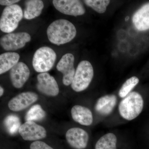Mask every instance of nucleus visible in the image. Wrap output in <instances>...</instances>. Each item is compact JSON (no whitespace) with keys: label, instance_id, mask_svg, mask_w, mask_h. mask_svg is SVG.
I'll list each match as a JSON object with an SVG mask.
<instances>
[{"label":"nucleus","instance_id":"obj_1","mask_svg":"<svg viewBox=\"0 0 149 149\" xmlns=\"http://www.w3.org/2000/svg\"><path fill=\"white\" fill-rule=\"evenodd\" d=\"M76 33L73 24L63 19L52 22L47 29L48 39L51 43L57 45L69 42L76 36Z\"/></svg>","mask_w":149,"mask_h":149},{"label":"nucleus","instance_id":"obj_2","mask_svg":"<svg viewBox=\"0 0 149 149\" xmlns=\"http://www.w3.org/2000/svg\"><path fill=\"white\" fill-rule=\"evenodd\" d=\"M143 107L144 100L141 94L132 92L120 102L118 111L123 119L130 121L139 116L143 111Z\"/></svg>","mask_w":149,"mask_h":149},{"label":"nucleus","instance_id":"obj_3","mask_svg":"<svg viewBox=\"0 0 149 149\" xmlns=\"http://www.w3.org/2000/svg\"><path fill=\"white\" fill-rule=\"evenodd\" d=\"M23 15L22 9L18 5L6 7L0 19L1 31L8 34L13 32L18 27Z\"/></svg>","mask_w":149,"mask_h":149},{"label":"nucleus","instance_id":"obj_4","mask_svg":"<svg viewBox=\"0 0 149 149\" xmlns=\"http://www.w3.org/2000/svg\"><path fill=\"white\" fill-rule=\"evenodd\" d=\"M93 76L94 70L91 63L87 61L80 62L71 84L72 90L76 92L85 91L91 84Z\"/></svg>","mask_w":149,"mask_h":149},{"label":"nucleus","instance_id":"obj_5","mask_svg":"<svg viewBox=\"0 0 149 149\" xmlns=\"http://www.w3.org/2000/svg\"><path fill=\"white\" fill-rule=\"evenodd\" d=\"M56 58V54L52 49L42 47L38 49L34 54L32 65L36 72H46L52 68Z\"/></svg>","mask_w":149,"mask_h":149},{"label":"nucleus","instance_id":"obj_6","mask_svg":"<svg viewBox=\"0 0 149 149\" xmlns=\"http://www.w3.org/2000/svg\"><path fill=\"white\" fill-rule=\"evenodd\" d=\"M31 39L30 35L26 32L9 33L1 38L0 44L6 51H15L24 47Z\"/></svg>","mask_w":149,"mask_h":149},{"label":"nucleus","instance_id":"obj_7","mask_svg":"<svg viewBox=\"0 0 149 149\" xmlns=\"http://www.w3.org/2000/svg\"><path fill=\"white\" fill-rule=\"evenodd\" d=\"M54 7L60 12L72 16L82 15L85 12L83 3L78 0H54Z\"/></svg>","mask_w":149,"mask_h":149},{"label":"nucleus","instance_id":"obj_8","mask_svg":"<svg viewBox=\"0 0 149 149\" xmlns=\"http://www.w3.org/2000/svg\"><path fill=\"white\" fill-rule=\"evenodd\" d=\"M19 132L25 141H37L44 139L47 136L45 129L32 121H26L22 124Z\"/></svg>","mask_w":149,"mask_h":149},{"label":"nucleus","instance_id":"obj_9","mask_svg":"<svg viewBox=\"0 0 149 149\" xmlns=\"http://www.w3.org/2000/svg\"><path fill=\"white\" fill-rule=\"evenodd\" d=\"M74 58L72 54L64 55L58 62L57 70L63 74V83L65 86L71 85L75 74L74 67Z\"/></svg>","mask_w":149,"mask_h":149},{"label":"nucleus","instance_id":"obj_10","mask_svg":"<svg viewBox=\"0 0 149 149\" xmlns=\"http://www.w3.org/2000/svg\"><path fill=\"white\" fill-rule=\"evenodd\" d=\"M38 91L47 95L55 97L59 93V88L54 77L48 72H43L37 76Z\"/></svg>","mask_w":149,"mask_h":149},{"label":"nucleus","instance_id":"obj_11","mask_svg":"<svg viewBox=\"0 0 149 149\" xmlns=\"http://www.w3.org/2000/svg\"><path fill=\"white\" fill-rule=\"evenodd\" d=\"M65 138L70 146L74 149H85L88 146L89 137L85 130L80 128H70Z\"/></svg>","mask_w":149,"mask_h":149},{"label":"nucleus","instance_id":"obj_12","mask_svg":"<svg viewBox=\"0 0 149 149\" xmlns=\"http://www.w3.org/2000/svg\"><path fill=\"white\" fill-rule=\"evenodd\" d=\"M38 99L37 94L33 92H24L19 94L10 101L9 108L14 111H18L27 108L37 101Z\"/></svg>","mask_w":149,"mask_h":149},{"label":"nucleus","instance_id":"obj_13","mask_svg":"<svg viewBox=\"0 0 149 149\" xmlns=\"http://www.w3.org/2000/svg\"><path fill=\"white\" fill-rule=\"evenodd\" d=\"M30 74L29 68L24 63L19 62L10 70V78L15 88H20L27 82Z\"/></svg>","mask_w":149,"mask_h":149},{"label":"nucleus","instance_id":"obj_14","mask_svg":"<svg viewBox=\"0 0 149 149\" xmlns=\"http://www.w3.org/2000/svg\"><path fill=\"white\" fill-rule=\"evenodd\" d=\"M133 25L137 30L146 31L149 29V3L145 4L136 11L132 18Z\"/></svg>","mask_w":149,"mask_h":149},{"label":"nucleus","instance_id":"obj_15","mask_svg":"<svg viewBox=\"0 0 149 149\" xmlns=\"http://www.w3.org/2000/svg\"><path fill=\"white\" fill-rule=\"evenodd\" d=\"M117 101V97L115 95L102 96L97 101L95 109L99 114L102 116L109 115L113 111Z\"/></svg>","mask_w":149,"mask_h":149},{"label":"nucleus","instance_id":"obj_16","mask_svg":"<svg viewBox=\"0 0 149 149\" xmlns=\"http://www.w3.org/2000/svg\"><path fill=\"white\" fill-rule=\"evenodd\" d=\"M71 116L74 121L85 126H89L93 123V113L88 108L76 105L72 107Z\"/></svg>","mask_w":149,"mask_h":149},{"label":"nucleus","instance_id":"obj_17","mask_svg":"<svg viewBox=\"0 0 149 149\" xmlns=\"http://www.w3.org/2000/svg\"><path fill=\"white\" fill-rule=\"evenodd\" d=\"M24 17L31 19L40 16L44 7V3L40 0H28L25 1Z\"/></svg>","mask_w":149,"mask_h":149},{"label":"nucleus","instance_id":"obj_18","mask_svg":"<svg viewBox=\"0 0 149 149\" xmlns=\"http://www.w3.org/2000/svg\"><path fill=\"white\" fill-rule=\"evenodd\" d=\"M19 54L8 52L0 55V74H1L11 70L19 62Z\"/></svg>","mask_w":149,"mask_h":149},{"label":"nucleus","instance_id":"obj_19","mask_svg":"<svg viewBox=\"0 0 149 149\" xmlns=\"http://www.w3.org/2000/svg\"><path fill=\"white\" fill-rule=\"evenodd\" d=\"M117 138L114 133H109L101 137L96 143L95 149H116Z\"/></svg>","mask_w":149,"mask_h":149},{"label":"nucleus","instance_id":"obj_20","mask_svg":"<svg viewBox=\"0 0 149 149\" xmlns=\"http://www.w3.org/2000/svg\"><path fill=\"white\" fill-rule=\"evenodd\" d=\"M45 116V112L41 106L36 104L32 106L27 112L25 116V120L26 121L42 120Z\"/></svg>","mask_w":149,"mask_h":149},{"label":"nucleus","instance_id":"obj_21","mask_svg":"<svg viewBox=\"0 0 149 149\" xmlns=\"http://www.w3.org/2000/svg\"><path fill=\"white\" fill-rule=\"evenodd\" d=\"M139 78L136 76L130 77L123 83L118 92V95L121 98L123 99L126 97L133 88L139 83Z\"/></svg>","mask_w":149,"mask_h":149},{"label":"nucleus","instance_id":"obj_22","mask_svg":"<svg viewBox=\"0 0 149 149\" xmlns=\"http://www.w3.org/2000/svg\"><path fill=\"white\" fill-rule=\"evenodd\" d=\"M4 123L7 130L11 134L16 133L21 125L19 118L14 115H10L6 118Z\"/></svg>","mask_w":149,"mask_h":149},{"label":"nucleus","instance_id":"obj_23","mask_svg":"<svg viewBox=\"0 0 149 149\" xmlns=\"http://www.w3.org/2000/svg\"><path fill=\"white\" fill-rule=\"evenodd\" d=\"M85 4L93 8L99 13H103L106 11L107 7L109 5L110 1L106 0H85Z\"/></svg>","mask_w":149,"mask_h":149},{"label":"nucleus","instance_id":"obj_24","mask_svg":"<svg viewBox=\"0 0 149 149\" xmlns=\"http://www.w3.org/2000/svg\"><path fill=\"white\" fill-rule=\"evenodd\" d=\"M30 149H54L46 143L42 141H36L30 146Z\"/></svg>","mask_w":149,"mask_h":149},{"label":"nucleus","instance_id":"obj_25","mask_svg":"<svg viewBox=\"0 0 149 149\" xmlns=\"http://www.w3.org/2000/svg\"><path fill=\"white\" fill-rule=\"evenodd\" d=\"M20 1L18 0H1L0 4L1 5L9 6L15 4V3Z\"/></svg>","mask_w":149,"mask_h":149},{"label":"nucleus","instance_id":"obj_26","mask_svg":"<svg viewBox=\"0 0 149 149\" xmlns=\"http://www.w3.org/2000/svg\"><path fill=\"white\" fill-rule=\"evenodd\" d=\"M4 93V89H3L2 87L1 86L0 87V96L1 97L3 95V94Z\"/></svg>","mask_w":149,"mask_h":149}]
</instances>
